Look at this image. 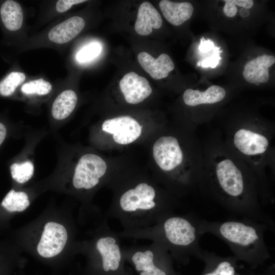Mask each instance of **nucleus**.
Masks as SVG:
<instances>
[{
	"instance_id": "f257e3e1",
	"label": "nucleus",
	"mask_w": 275,
	"mask_h": 275,
	"mask_svg": "<svg viewBox=\"0 0 275 275\" xmlns=\"http://www.w3.org/2000/svg\"><path fill=\"white\" fill-rule=\"evenodd\" d=\"M203 142L204 164L197 191L228 211L262 223L274 232V221L262 208L251 168L225 146L216 128Z\"/></svg>"
},
{
	"instance_id": "f03ea898",
	"label": "nucleus",
	"mask_w": 275,
	"mask_h": 275,
	"mask_svg": "<svg viewBox=\"0 0 275 275\" xmlns=\"http://www.w3.org/2000/svg\"><path fill=\"white\" fill-rule=\"evenodd\" d=\"M151 175L178 199L197 191L204 164V145L197 130L167 123L149 139Z\"/></svg>"
},
{
	"instance_id": "7ed1b4c3",
	"label": "nucleus",
	"mask_w": 275,
	"mask_h": 275,
	"mask_svg": "<svg viewBox=\"0 0 275 275\" xmlns=\"http://www.w3.org/2000/svg\"><path fill=\"white\" fill-rule=\"evenodd\" d=\"M112 191L106 218L118 220L123 230L153 225L179 205L176 198L159 184L151 174L120 166L107 184Z\"/></svg>"
},
{
	"instance_id": "20e7f679",
	"label": "nucleus",
	"mask_w": 275,
	"mask_h": 275,
	"mask_svg": "<svg viewBox=\"0 0 275 275\" xmlns=\"http://www.w3.org/2000/svg\"><path fill=\"white\" fill-rule=\"evenodd\" d=\"M216 125L225 146L255 173L262 205L272 204L274 197L267 170L273 178L275 124L252 116L232 117Z\"/></svg>"
},
{
	"instance_id": "39448f33",
	"label": "nucleus",
	"mask_w": 275,
	"mask_h": 275,
	"mask_svg": "<svg viewBox=\"0 0 275 275\" xmlns=\"http://www.w3.org/2000/svg\"><path fill=\"white\" fill-rule=\"evenodd\" d=\"M199 218L190 214L169 212L152 226L118 232L120 237L144 239L163 245L174 260L187 265L192 258L200 259L203 250L200 246L202 235L198 227Z\"/></svg>"
},
{
	"instance_id": "423d86ee",
	"label": "nucleus",
	"mask_w": 275,
	"mask_h": 275,
	"mask_svg": "<svg viewBox=\"0 0 275 275\" xmlns=\"http://www.w3.org/2000/svg\"><path fill=\"white\" fill-rule=\"evenodd\" d=\"M201 235L212 234L223 241L239 261L255 269L271 257L264 233L269 230L264 224L248 218L209 221L198 219Z\"/></svg>"
},
{
	"instance_id": "0eeeda50",
	"label": "nucleus",
	"mask_w": 275,
	"mask_h": 275,
	"mask_svg": "<svg viewBox=\"0 0 275 275\" xmlns=\"http://www.w3.org/2000/svg\"><path fill=\"white\" fill-rule=\"evenodd\" d=\"M166 123L147 122L129 115L108 117L97 125L95 138L104 150L118 149L149 140Z\"/></svg>"
},
{
	"instance_id": "6e6552de",
	"label": "nucleus",
	"mask_w": 275,
	"mask_h": 275,
	"mask_svg": "<svg viewBox=\"0 0 275 275\" xmlns=\"http://www.w3.org/2000/svg\"><path fill=\"white\" fill-rule=\"evenodd\" d=\"M92 275H125L127 269L120 236L104 219L95 235Z\"/></svg>"
},
{
	"instance_id": "1a4fd4ad",
	"label": "nucleus",
	"mask_w": 275,
	"mask_h": 275,
	"mask_svg": "<svg viewBox=\"0 0 275 275\" xmlns=\"http://www.w3.org/2000/svg\"><path fill=\"white\" fill-rule=\"evenodd\" d=\"M123 255L138 275H181L174 267L171 254L159 243L123 248Z\"/></svg>"
},
{
	"instance_id": "9d476101",
	"label": "nucleus",
	"mask_w": 275,
	"mask_h": 275,
	"mask_svg": "<svg viewBox=\"0 0 275 275\" xmlns=\"http://www.w3.org/2000/svg\"><path fill=\"white\" fill-rule=\"evenodd\" d=\"M120 166L98 154H83L74 167L73 186L76 190L88 191L107 185Z\"/></svg>"
},
{
	"instance_id": "9b49d317",
	"label": "nucleus",
	"mask_w": 275,
	"mask_h": 275,
	"mask_svg": "<svg viewBox=\"0 0 275 275\" xmlns=\"http://www.w3.org/2000/svg\"><path fill=\"white\" fill-rule=\"evenodd\" d=\"M67 239V231L64 226L56 222L47 223L37 245V251L44 258L56 256L62 251Z\"/></svg>"
},
{
	"instance_id": "f8f14e48",
	"label": "nucleus",
	"mask_w": 275,
	"mask_h": 275,
	"mask_svg": "<svg viewBox=\"0 0 275 275\" xmlns=\"http://www.w3.org/2000/svg\"><path fill=\"white\" fill-rule=\"evenodd\" d=\"M119 88L124 101L131 105L142 103L152 93L148 80L133 71L123 76L119 82Z\"/></svg>"
},
{
	"instance_id": "ddd939ff",
	"label": "nucleus",
	"mask_w": 275,
	"mask_h": 275,
	"mask_svg": "<svg viewBox=\"0 0 275 275\" xmlns=\"http://www.w3.org/2000/svg\"><path fill=\"white\" fill-rule=\"evenodd\" d=\"M226 90L219 86L212 85L204 91L186 89L182 95L184 104L192 108L212 106L220 103L226 98Z\"/></svg>"
},
{
	"instance_id": "4468645a",
	"label": "nucleus",
	"mask_w": 275,
	"mask_h": 275,
	"mask_svg": "<svg viewBox=\"0 0 275 275\" xmlns=\"http://www.w3.org/2000/svg\"><path fill=\"white\" fill-rule=\"evenodd\" d=\"M200 260L204 263L201 275H235L238 260L234 256L222 257L214 252L203 250Z\"/></svg>"
},
{
	"instance_id": "2eb2a0df",
	"label": "nucleus",
	"mask_w": 275,
	"mask_h": 275,
	"mask_svg": "<svg viewBox=\"0 0 275 275\" xmlns=\"http://www.w3.org/2000/svg\"><path fill=\"white\" fill-rule=\"evenodd\" d=\"M138 60L144 70L154 79L167 77L175 67L173 61L166 53H162L155 58L148 52L143 51L139 53Z\"/></svg>"
},
{
	"instance_id": "dca6fc26",
	"label": "nucleus",
	"mask_w": 275,
	"mask_h": 275,
	"mask_svg": "<svg viewBox=\"0 0 275 275\" xmlns=\"http://www.w3.org/2000/svg\"><path fill=\"white\" fill-rule=\"evenodd\" d=\"M275 63L272 55L263 54L247 62L242 73L245 80L249 83L260 84L268 81L269 78L268 68Z\"/></svg>"
},
{
	"instance_id": "f3484780",
	"label": "nucleus",
	"mask_w": 275,
	"mask_h": 275,
	"mask_svg": "<svg viewBox=\"0 0 275 275\" xmlns=\"http://www.w3.org/2000/svg\"><path fill=\"white\" fill-rule=\"evenodd\" d=\"M162 24L161 15L155 7L148 2L140 6L134 25L136 32L142 36L151 34L153 29H158Z\"/></svg>"
},
{
	"instance_id": "a211bd4d",
	"label": "nucleus",
	"mask_w": 275,
	"mask_h": 275,
	"mask_svg": "<svg viewBox=\"0 0 275 275\" xmlns=\"http://www.w3.org/2000/svg\"><path fill=\"white\" fill-rule=\"evenodd\" d=\"M85 25V21L82 17H70L53 27L48 33V38L58 44L67 43L77 36Z\"/></svg>"
},
{
	"instance_id": "6ab92c4d",
	"label": "nucleus",
	"mask_w": 275,
	"mask_h": 275,
	"mask_svg": "<svg viewBox=\"0 0 275 275\" xmlns=\"http://www.w3.org/2000/svg\"><path fill=\"white\" fill-rule=\"evenodd\" d=\"M159 8L165 19L171 24L178 26L191 17L194 8L188 2H173L162 0L159 3Z\"/></svg>"
},
{
	"instance_id": "aec40b11",
	"label": "nucleus",
	"mask_w": 275,
	"mask_h": 275,
	"mask_svg": "<svg viewBox=\"0 0 275 275\" xmlns=\"http://www.w3.org/2000/svg\"><path fill=\"white\" fill-rule=\"evenodd\" d=\"M77 102V96L72 90L62 92L56 98L51 107V114L57 120L68 118L75 109Z\"/></svg>"
},
{
	"instance_id": "412c9836",
	"label": "nucleus",
	"mask_w": 275,
	"mask_h": 275,
	"mask_svg": "<svg viewBox=\"0 0 275 275\" xmlns=\"http://www.w3.org/2000/svg\"><path fill=\"white\" fill-rule=\"evenodd\" d=\"M0 14L2 21L8 30L17 31L21 27L23 11L17 2L12 0L5 2L1 7Z\"/></svg>"
},
{
	"instance_id": "4be33fe9",
	"label": "nucleus",
	"mask_w": 275,
	"mask_h": 275,
	"mask_svg": "<svg viewBox=\"0 0 275 275\" xmlns=\"http://www.w3.org/2000/svg\"><path fill=\"white\" fill-rule=\"evenodd\" d=\"M28 195L23 191L12 189L6 195L2 202V206L9 212H21L30 205Z\"/></svg>"
},
{
	"instance_id": "5701e85b",
	"label": "nucleus",
	"mask_w": 275,
	"mask_h": 275,
	"mask_svg": "<svg viewBox=\"0 0 275 275\" xmlns=\"http://www.w3.org/2000/svg\"><path fill=\"white\" fill-rule=\"evenodd\" d=\"M25 78L23 72H11L0 82V94L3 96L11 95L16 88L24 81Z\"/></svg>"
},
{
	"instance_id": "b1692460",
	"label": "nucleus",
	"mask_w": 275,
	"mask_h": 275,
	"mask_svg": "<svg viewBox=\"0 0 275 275\" xmlns=\"http://www.w3.org/2000/svg\"><path fill=\"white\" fill-rule=\"evenodd\" d=\"M10 172L15 181L19 183H24L33 176L34 166L32 162L29 160L21 163L15 162L10 166Z\"/></svg>"
},
{
	"instance_id": "393cba45",
	"label": "nucleus",
	"mask_w": 275,
	"mask_h": 275,
	"mask_svg": "<svg viewBox=\"0 0 275 275\" xmlns=\"http://www.w3.org/2000/svg\"><path fill=\"white\" fill-rule=\"evenodd\" d=\"M51 90V84L43 78L30 81L24 84L21 88V92L26 95H45L49 93Z\"/></svg>"
},
{
	"instance_id": "a878e982",
	"label": "nucleus",
	"mask_w": 275,
	"mask_h": 275,
	"mask_svg": "<svg viewBox=\"0 0 275 275\" xmlns=\"http://www.w3.org/2000/svg\"><path fill=\"white\" fill-rule=\"evenodd\" d=\"M101 44L97 42H91L79 50L76 59L79 63L88 62L96 58L102 50Z\"/></svg>"
},
{
	"instance_id": "bb28decb",
	"label": "nucleus",
	"mask_w": 275,
	"mask_h": 275,
	"mask_svg": "<svg viewBox=\"0 0 275 275\" xmlns=\"http://www.w3.org/2000/svg\"><path fill=\"white\" fill-rule=\"evenodd\" d=\"M220 47H214L213 50V54L209 57L203 60L201 62V66L203 68L211 67L215 68L219 63L221 57H219V53L222 50H219Z\"/></svg>"
},
{
	"instance_id": "cd10ccee",
	"label": "nucleus",
	"mask_w": 275,
	"mask_h": 275,
	"mask_svg": "<svg viewBox=\"0 0 275 275\" xmlns=\"http://www.w3.org/2000/svg\"><path fill=\"white\" fill-rule=\"evenodd\" d=\"M86 2L85 0H59L56 4V8L60 13H63L68 10L73 5Z\"/></svg>"
},
{
	"instance_id": "c85d7f7f",
	"label": "nucleus",
	"mask_w": 275,
	"mask_h": 275,
	"mask_svg": "<svg viewBox=\"0 0 275 275\" xmlns=\"http://www.w3.org/2000/svg\"><path fill=\"white\" fill-rule=\"evenodd\" d=\"M223 1L225 2L223 8L224 13L228 17H234L237 12L236 6L232 3L231 0H224Z\"/></svg>"
},
{
	"instance_id": "c756f323",
	"label": "nucleus",
	"mask_w": 275,
	"mask_h": 275,
	"mask_svg": "<svg viewBox=\"0 0 275 275\" xmlns=\"http://www.w3.org/2000/svg\"><path fill=\"white\" fill-rule=\"evenodd\" d=\"M214 47L213 42L210 40H205L204 38L202 37L199 48L201 52L206 53L212 50Z\"/></svg>"
},
{
	"instance_id": "7c9ffc66",
	"label": "nucleus",
	"mask_w": 275,
	"mask_h": 275,
	"mask_svg": "<svg viewBox=\"0 0 275 275\" xmlns=\"http://www.w3.org/2000/svg\"><path fill=\"white\" fill-rule=\"evenodd\" d=\"M231 1L236 6L242 7L246 9L251 8L254 5V1L252 0H231Z\"/></svg>"
},
{
	"instance_id": "2f4dec72",
	"label": "nucleus",
	"mask_w": 275,
	"mask_h": 275,
	"mask_svg": "<svg viewBox=\"0 0 275 275\" xmlns=\"http://www.w3.org/2000/svg\"><path fill=\"white\" fill-rule=\"evenodd\" d=\"M7 133L6 128L5 125L0 122V146L4 141Z\"/></svg>"
},
{
	"instance_id": "473e14b6",
	"label": "nucleus",
	"mask_w": 275,
	"mask_h": 275,
	"mask_svg": "<svg viewBox=\"0 0 275 275\" xmlns=\"http://www.w3.org/2000/svg\"><path fill=\"white\" fill-rule=\"evenodd\" d=\"M235 275H242L239 274H236ZM253 275H275V269L274 265H271L269 267H268L264 272L259 273L258 274H253Z\"/></svg>"
},
{
	"instance_id": "72a5a7b5",
	"label": "nucleus",
	"mask_w": 275,
	"mask_h": 275,
	"mask_svg": "<svg viewBox=\"0 0 275 275\" xmlns=\"http://www.w3.org/2000/svg\"><path fill=\"white\" fill-rule=\"evenodd\" d=\"M240 13L241 16L242 17H248V16L249 15L250 12H249V11L248 9H245V8H242V9L240 10Z\"/></svg>"
},
{
	"instance_id": "f704fd0d",
	"label": "nucleus",
	"mask_w": 275,
	"mask_h": 275,
	"mask_svg": "<svg viewBox=\"0 0 275 275\" xmlns=\"http://www.w3.org/2000/svg\"><path fill=\"white\" fill-rule=\"evenodd\" d=\"M125 275H133V274L130 270L127 269Z\"/></svg>"
},
{
	"instance_id": "c9c22d12",
	"label": "nucleus",
	"mask_w": 275,
	"mask_h": 275,
	"mask_svg": "<svg viewBox=\"0 0 275 275\" xmlns=\"http://www.w3.org/2000/svg\"><path fill=\"white\" fill-rule=\"evenodd\" d=\"M201 65V61L198 62L197 63V66H200Z\"/></svg>"
}]
</instances>
